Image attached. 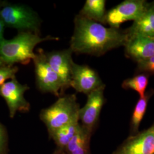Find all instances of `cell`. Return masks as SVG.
Listing matches in <instances>:
<instances>
[{
    "label": "cell",
    "mask_w": 154,
    "mask_h": 154,
    "mask_svg": "<svg viewBox=\"0 0 154 154\" xmlns=\"http://www.w3.org/2000/svg\"><path fill=\"white\" fill-rule=\"evenodd\" d=\"M0 16L9 28L22 32L38 34L41 20L38 14L29 7L17 4H6L0 8Z\"/></svg>",
    "instance_id": "4"
},
{
    "label": "cell",
    "mask_w": 154,
    "mask_h": 154,
    "mask_svg": "<svg viewBox=\"0 0 154 154\" xmlns=\"http://www.w3.org/2000/svg\"><path fill=\"white\" fill-rule=\"evenodd\" d=\"M125 47L126 56L137 62L154 56V38L133 37L127 39Z\"/></svg>",
    "instance_id": "12"
},
{
    "label": "cell",
    "mask_w": 154,
    "mask_h": 154,
    "mask_svg": "<svg viewBox=\"0 0 154 154\" xmlns=\"http://www.w3.org/2000/svg\"><path fill=\"white\" fill-rule=\"evenodd\" d=\"M3 63H4V62H3L1 60V59L0 58V67H1V65L3 64Z\"/></svg>",
    "instance_id": "24"
},
{
    "label": "cell",
    "mask_w": 154,
    "mask_h": 154,
    "mask_svg": "<svg viewBox=\"0 0 154 154\" xmlns=\"http://www.w3.org/2000/svg\"><path fill=\"white\" fill-rule=\"evenodd\" d=\"M153 94H154V90H149L146 93L143 97L140 98L138 100L131 116L130 122L131 135H135L139 132V128L140 124L146 113L149 100Z\"/></svg>",
    "instance_id": "17"
},
{
    "label": "cell",
    "mask_w": 154,
    "mask_h": 154,
    "mask_svg": "<svg viewBox=\"0 0 154 154\" xmlns=\"http://www.w3.org/2000/svg\"><path fill=\"white\" fill-rule=\"evenodd\" d=\"M29 89L27 85L18 82L16 78L0 86V96L5 99L11 118L18 111L28 112L30 110V105L24 97V94Z\"/></svg>",
    "instance_id": "7"
},
{
    "label": "cell",
    "mask_w": 154,
    "mask_h": 154,
    "mask_svg": "<svg viewBox=\"0 0 154 154\" xmlns=\"http://www.w3.org/2000/svg\"><path fill=\"white\" fill-rule=\"evenodd\" d=\"M71 76L70 87L78 93L88 95L105 86L98 74L88 65H78L74 62L72 64Z\"/></svg>",
    "instance_id": "8"
},
{
    "label": "cell",
    "mask_w": 154,
    "mask_h": 154,
    "mask_svg": "<svg viewBox=\"0 0 154 154\" xmlns=\"http://www.w3.org/2000/svg\"><path fill=\"white\" fill-rule=\"evenodd\" d=\"M137 70L138 72L154 75V56L147 60L137 62Z\"/></svg>",
    "instance_id": "20"
},
{
    "label": "cell",
    "mask_w": 154,
    "mask_h": 154,
    "mask_svg": "<svg viewBox=\"0 0 154 154\" xmlns=\"http://www.w3.org/2000/svg\"><path fill=\"white\" fill-rule=\"evenodd\" d=\"M105 6V0H87L79 14L90 20L105 24L107 13Z\"/></svg>",
    "instance_id": "15"
},
{
    "label": "cell",
    "mask_w": 154,
    "mask_h": 154,
    "mask_svg": "<svg viewBox=\"0 0 154 154\" xmlns=\"http://www.w3.org/2000/svg\"><path fill=\"white\" fill-rule=\"evenodd\" d=\"M72 54V51L70 48L45 53L47 62L61 80L63 93L70 87L72 64L74 62Z\"/></svg>",
    "instance_id": "11"
},
{
    "label": "cell",
    "mask_w": 154,
    "mask_h": 154,
    "mask_svg": "<svg viewBox=\"0 0 154 154\" xmlns=\"http://www.w3.org/2000/svg\"><path fill=\"white\" fill-rule=\"evenodd\" d=\"M147 2L144 0H126L107 11L106 23L118 29L124 22L137 21L145 11Z\"/></svg>",
    "instance_id": "6"
},
{
    "label": "cell",
    "mask_w": 154,
    "mask_h": 154,
    "mask_svg": "<svg viewBox=\"0 0 154 154\" xmlns=\"http://www.w3.org/2000/svg\"><path fill=\"white\" fill-rule=\"evenodd\" d=\"M125 32L127 39L138 36L154 38V2L147 4L142 15Z\"/></svg>",
    "instance_id": "13"
},
{
    "label": "cell",
    "mask_w": 154,
    "mask_h": 154,
    "mask_svg": "<svg viewBox=\"0 0 154 154\" xmlns=\"http://www.w3.org/2000/svg\"><path fill=\"white\" fill-rule=\"evenodd\" d=\"M112 154H154V123L149 128L130 135Z\"/></svg>",
    "instance_id": "9"
},
{
    "label": "cell",
    "mask_w": 154,
    "mask_h": 154,
    "mask_svg": "<svg viewBox=\"0 0 154 154\" xmlns=\"http://www.w3.org/2000/svg\"><path fill=\"white\" fill-rule=\"evenodd\" d=\"M92 133L79 125L77 132L63 149L66 154H91L90 149Z\"/></svg>",
    "instance_id": "14"
},
{
    "label": "cell",
    "mask_w": 154,
    "mask_h": 154,
    "mask_svg": "<svg viewBox=\"0 0 154 154\" xmlns=\"http://www.w3.org/2000/svg\"><path fill=\"white\" fill-rule=\"evenodd\" d=\"M58 39L50 35L41 37L35 33L20 32L14 38L4 39L0 43V58L8 65L16 63L27 65L35 57L34 49L37 45L46 41Z\"/></svg>",
    "instance_id": "2"
},
{
    "label": "cell",
    "mask_w": 154,
    "mask_h": 154,
    "mask_svg": "<svg viewBox=\"0 0 154 154\" xmlns=\"http://www.w3.org/2000/svg\"><path fill=\"white\" fill-rule=\"evenodd\" d=\"M8 137L5 129L0 123V154H7Z\"/></svg>",
    "instance_id": "21"
},
{
    "label": "cell",
    "mask_w": 154,
    "mask_h": 154,
    "mask_svg": "<svg viewBox=\"0 0 154 154\" xmlns=\"http://www.w3.org/2000/svg\"><path fill=\"white\" fill-rule=\"evenodd\" d=\"M80 109L75 94L59 98L54 104L41 111L39 117L49 134L75 119H79Z\"/></svg>",
    "instance_id": "3"
},
{
    "label": "cell",
    "mask_w": 154,
    "mask_h": 154,
    "mask_svg": "<svg viewBox=\"0 0 154 154\" xmlns=\"http://www.w3.org/2000/svg\"><path fill=\"white\" fill-rule=\"evenodd\" d=\"M105 86L88 95L85 105L79 110V121L81 126L91 133L99 120V116L105 103Z\"/></svg>",
    "instance_id": "10"
},
{
    "label": "cell",
    "mask_w": 154,
    "mask_h": 154,
    "mask_svg": "<svg viewBox=\"0 0 154 154\" xmlns=\"http://www.w3.org/2000/svg\"><path fill=\"white\" fill-rule=\"evenodd\" d=\"M127 41L125 31L106 28L78 14L74 19V30L70 49L77 54L99 57L111 50L125 46Z\"/></svg>",
    "instance_id": "1"
},
{
    "label": "cell",
    "mask_w": 154,
    "mask_h": 154,
    "mask_svg": "<svg viewBox=\"0 0 154 154\" xmlns=\"http://www.w3.org/2000/svg\"><path fill=\"white\" fill-rule=\"evenodd\" d=\"M18 71L16 66L8 65L5 67H0V86L9 79L16 78V74Z\"/></svg>",
    "instance_id": "19"
},
{
    "label": "cell",
    "mask_w": 154,
    "mask_h": 154,
    "mask_svg": "<svg viewBox=\"0 0 154 154\" xmlns=\"http://www.w3.org/2000/svg\"><path fill=\"white\" fill-rule=\"evenodd\" d=\"M148 83V75L142 73L125 79L122 84V87L126 90H132L137 91L139 94L140 98H142L146 94V90Z\"/></svg>",
    "instance_id": "18"
},
{
    "label": "cell",
    "mask_w": 154,
    "mask_h": 154,
    "mask_svg": "<svg viewBox=\"0 0 154 154\" xmlns=\"http://www.w3.org/2000/svg\"><path fill=\"white\" fill-rule=\"evenodd\" d=\"M79 122V119H75L50 133L58 149H63L66 147L77 132L80 125Z\"/></svg>",
    "instance_id": "16"
},
{
    "label": "cell",
    "mask_w": 154,
    "mask_h": 154,
    "mask_svg": "<svg viewBox=\"0 0 154 154\" xmlns=\"http://www.w3.org/2000/svg\"><path fill=\"white\" fill-rule=\"evenodd\" d=\"M53 154H66L65 153V152L63 151V149H55L54 152L53 153Z\"/></svg>",
    "instance_id": "23"
},
{
    "label": "cell",
    "mask_w": 154,
    "mask_h": 154,
    "mask_svg": "<svg viewBox=\"0 0 154 154\" xmlns=\"http://www.w3.org/2000/svg\"><path fill=\"white\" fill-rule=\"evenodd\" d=\"M5 24L3 22L1 16H0V43L4 39V28Z\"/></svg>",
    "instance_id": "22"
},
{
    "label": "cell",
    "mask_w": 154,
    "mask_h": 154,
    "mask_svg": "<svg viewBox=\"0 0 154 154\" xmlns=\"http://www.w3.org/2000/svg\"><path fill=\"white\" fill-rule=\"evenodd\" d=\"M35 54L33 62L39 90L42 93H49L57 97L63 95L61 80L47 62L44 51L38 49Z\"/></svg>",
    "instance_id": "5"
}]
</instances>
